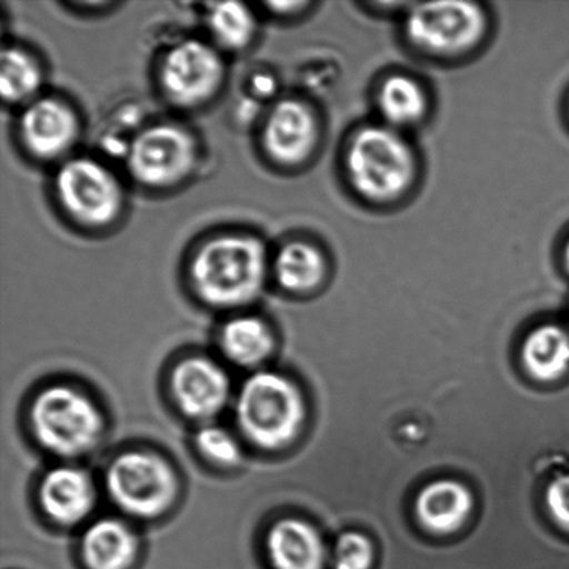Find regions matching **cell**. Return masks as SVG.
Segmentation results:
<instances>
[{"label": "cell", "mask_w": 569, "mask_h": 569, "mask_svg": "<svg viewBox=\"0 0 569 569\" xmlns=\"http://www.w3.org/2000/svg\"><path fill=\"white\" fill-rule=\"evenodd\" d=\"M188 267L189 281L200 299L216 307H238L263 292L271 260L259 237L226 232L206 239Z\"/></svg>", "instance_id": "1"}, {"label": "cell", "mask_w": 569, "mask_h": 569, "mask_svg": "<svg viewBox=\"0 0 569 569\" xmlns=\"http://www.w3.org/2000/svg\"><path fill=\"white\" fill-rule=\"evenodd\" d=\"M348 174L356 191L376 202H389L403 194L416 174L410 143L395 128H362L346 156Z\"/></svg>", "instance_id": "2"}, {"label": "cell", "mask_w": 569, "mask_h": 569, "mask_svg": "<svg viewBox=\"0 0 569 569\" xmlns=\"http://www.w3.org/2000/svg\"><path fill=\"white\" fill-rule=\"evenodd\" d=\"M53 191L67 219L83 230L110 228L126 208V192L119 178L108 166L87 156L61 161Z\"/></svg>", "instance_id": "3"}, {"label": "cell", "mask_w": 569, "mask_h": 569, "mask_svg": "<svg viewBox=\"0 0 569 569\" xmlns=\"http://www.w3.org/2000/svg\"><path fill=\"white\" fill-rule=\"evenodd\" d=\"M239 427L256 445L277 449L287 445L303 420V400L287 378L272 372L256 373L238 396Z\"/></svg>", "instance_id": "4"}, {"label": "cell", "mask_w": 569, "mask_h": 569, "mask_svg": "<svg viewBox=\"0 0 569 569\" xmlns=\"http://www.w3.org/2000/svg\"><path fill=\"white\" fill-rule=\"evenodd\" d=\"M199 147L191 132L174 122L144 127L127 149L126 163L139 186L161 191L186 181L197 169Z\"/></svg>", "instance_id": "5"}, {"label": "cell", "mask_w": 569, "mask_h": 569, "mask_svg": "<svg viewBox=\"0 0 569 569\" xmlns=\"http://www.w3.org/2000/svg\"><path fill=\"white\" fill-rule=\"evenodd\" d=\"M227 67L213 43L183 39L161 56L158 82L167 102L178 109H199L224 86Z\"/></svg>", "instance_id": "6"}, {"label": "cell", "mask_w": 569, "mask_h": 569, "mask_svg": "<svg viewBox=\"0 0 569 569\" xmlns=\"http://www.w3.org/2000/svg\"><path fill=\"white\" fill-rule=\"evenodd\" d=\"M31 418L39 442L64 456L91 449L102 429V418L92 401L64 387L50 388L39 395Z\"/></svg>", "instance_id": "7"}, {"label": "cell", "mask_w": 569, "mask_h": 569, "mask_svg": "<svg viewBox=\"0 0 569 569\" xmlns=\"http://www.w3.org/2000/svg\"><path fill=\"white\" fill-rule=\"evenodd\" d=\"M405 27L415 47L432 54L451 56L476 47L487 20L476 3H422L412 6Z\"/></svg>", "instance_id": "8"}, {"label": "cell", "mask_w": 569, "mask_h": 569, "mask_svg": "<svg viewBox=\"0 0 569 569\" xmlns=\"http://www.w3.org/2000/svg\"><path fill=\"white\" fill-rule=\"evenodd\" d=\"M108 489L122 510L138 517H154L169 509L177 482L171 468L159 457L128 453L110 466Z\"/></svg>", "instance_id": "9"}, {"label": "cell", "mask_w": 569, "mask_h": 569, "mask_svg": "<svg viewBox=\"0 0 569 569\" xmlns=\"http://www.w3.org/2000/svg\"><path fill=\"white\" fill-rule=\"evenodd\" d=\"M17 136L31 158L48 163L63 160L80 139V116L64 99L39 97L21 110Z\"/></svg>", "instance_id": "10"}, {"label": "cell", "mask_w": 569, "mask_h": 569, "mask_svg": "<svg viewBox=\"0 0 569 569\" xmlns=\"http://www.w3.org/2000/svg\"><path fill=\"white\" fill-rule=\"evenodd\" d=\"M317 138L316 116L298 99H282L272 106L260 133L267 158L280 167L305 163L315 150Z\"/></svg>", "instance_id": "11"}, {"label": "cell", "mask_w": 569, "mask_h": 569, "mask_svg": "<svg viewBox=\"0 0 569 569\" xmlns=\"http://www.w3.org/2000/svg\"><path fill=\"white\" fill-rule=\"evenodd\" d=\"M172 389L181 409L197 418L216 416L230 395V383L224 371L204 359L181 362L172 376Z\"/></svg>", "instance_id": "12"}, {"label": "cell", "mask_w": 569, "mask_h": 569, "mask_svg": "<svg viewBox=\"0 0 569 569\" xmlns=\"http://www.w3.org/2000/svg\"><path fill=\"white\" fill-rule=\"evenodd\" d=\"M41 500L43 509L54 521H81L89 515L94 501L91 479L76 468H58L44 478Z\"/></svg>", "instance_id": "13"}, {"label": "cell", "mask_w": 569, "mask_h": 569, "mask_svg": "<svg viewBox=\"0 0 569 569\" xmlns=\"http://www.w3.org/2000/svg\"><path fill=\"white\" fill-rule=\"evenodd\" d=\"M472 505L470 490L461 483L438 481L418 495L416 510L428 531L443 535L457 531L466 522Z\"/></svg>", "instance_id": "14"}, {"label": "cell", "mask_w": 569, "mask_h": 569, "mask_svg": "<svg viewBox=\"0 0 569 569\" xmlns=\"http://www.w3.org/2000/svg\"><path fill=\"white\" fill-rule=\"evenodd\" d=\"M267 548L276 569H322L326 557L320 535L309 523L298 520L276 523Z\"/></svg>", "instance_id": "15"}, {"label": "cell", "mask_w": 569, "mask_h": 569, "mask_svg": "<svg viewBox=\"0 0 569 569\" xmlns=\"http://www.w3.org/2000/svg\"><path fill=\"white\" fill-rule=\"evenodd\" d=\"M136 551V537L120 521H99L83 537V560L89 569H127Z\"/></svg>", "instance_id": "16"}, {"label": "cell", "mask_w": 569, "mask_h": 569, "mask_svg": "<svg viewBox=\"0 0 569 569\" xmlns=\"http://www.w3.org/2000/svg\"><path fill=\"white\" fill-rule=\"evenodd\" d=\"M326 259L309 242L282 244L271 260V271L281 288L289 292H307L318 287L326 276Z\"/></svg>", "instance_id": "17"}, {"label": "cell", "mask_w": 569, "mask_h": 569, "mask_svg": "<svg viewBox=\"0 0 569 569\" xmlns=\"http://www.w3.org/2000/svg\"><path fill=\"white\" fill-rule=\"evenodd\" d=\"M522 360L539 381H555L569 368V335L556 326H543L529 335Z\"/></svg>", "instance_id": "18"}, {"label": "cell", "mask_w": 569, "mask_h": 569, "mask_svg": "<svg viewBox=\"0 0 569 569\" xmlns=\"http://www.w3.org/2000/svg\"><path fill=\"white\" fill-rule=\"evenodd\" d=\"M43 70L36 56L20 47L4 48L0 67L2 99L10 106H26L39 98Z\"/></svg>", "instance_id": "19"}, {"label": "cell", "mask_w": 569, "mask_h": 569, "mask_svg": "<svg viewBox=\"0 0 569 569\" xmlns=\"http://www.w3.org/2000/svg\"><path fill=\"white\" fill-rule=\"evenodd\" d=\"M206 21L214 47L227 52H242L258 36V19L243 3L211 4Z\"/></svg>", "instance_id": "20"}, {"label": "cell", "mask_w": 569, "mask_h": 569, "mask_svg": "<svg viewBox=\"0 0 569 569\" xmlns=\"http://www.w3.org/2000/svg\"><path fill=\"white\" fill-rule=\"evenodd\" d=\"M378 109L388 127L395 130L412 127L426 114V93L410 77H390L379 89Z\"/></svg>", "instance_id": "21"}, {"label": "cell", "mask_w": 569, "mask_h": 569, "mask_svg": "<svg viewBox=\"0 0 569 569\" xmlns=\"http://www.w3.org/2000/svg\"><path fill=\"white\" fill-rule=\"evenodd\" d=\"M221 343L232 361L253 366L270 353L272 338L269 328L259 318L238 317L222 329Z\"/></svg>", "instance_id": "22"}, {"label": "cell", "mask_w": 569, "mask_h": 569, "mask_svg": "<svg viewBox=\"0 0 569 569\" xmlns=\"http://www.w3.org/2000/svg\"><path fill=\"white\" fill-rule=\"evenodd\" d=\"M197 443L206 457L219 465L232 466L241 459V450H239L236 439L226 429L219 427L200 429Z\"/></svg>", "instance_id": "23"}, {"label": "cell", "mask_w": 569, "mask_h": 569, "mask_svg": "<svg viewBox=\"0 0 569 569\" xmlns=\"http://www.w3.org/2000/svg\"><path fill=\"white\" fill-rule=\"evenodd\" d=\"M372 557L370 540L360 533H345L335 550V569H370Z\"/></svg>", "instance_id": "24"}, {"label": "cell", "mask_w": 569, "mask_h": 569, "mask_svg": "<svg viewBox=\"0 0 569 569\" xmlns=\"http://www.w3.org/2000/svg\"><path fill=\"white\" fill-rule=\"evenodd\" d=\"M546 503L553 520L569 532V476L556 478L549 485Z\"/></svg>", "instance_id": "25"}, {"label": "cell", "mask_w": 569, "mask_h": 569, "mask_svg": "<svg viewBox=\"0 0 569 569\" xmlns=\"http://www.w3.org/2000/svg\"><path fill=\"white\" fill-rule=\"evenodd\" d=\"M309 3L301 2H271L266 3V8H269L271 13L281 17H290L295 14H299L301 9L307 8Z\"/></svg>", "instance_id": "26"}, {"label": "cell", "mask_w": 569, "mask_h": 569, "mask_svg": "<svg viewBox=\"0 0 569 569\" xmlns=\"http://www.w3.org/2000/svg\"><path fill=\"white\" fill-rule=\"evenodd\" d=\"M565 260H566L567 270L569 271V239H568V243H567V247H566Z\"/></svg>", "instance_id": "27"}]
</instances>
